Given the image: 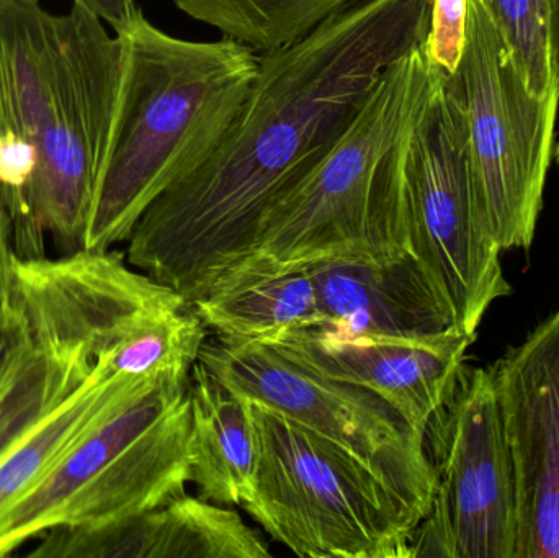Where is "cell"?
<instances>
[{
	"label": "cell",
	"instance_id": "6da1fadb",
	"mask_svg": "<svg viewBox=\"0 0 559 558\" xmlns=\"http://www.w3.org/2000/svg\"><path fill=\"white\" fill-rule=\"evenodd\" d=\"M432 0H355L261 55L248 100L212 156L157 197L124 258L192 305L241 261L271 206L345 133L391 62L424 45Z\"/></svg>",
	"mask_w": 559,
	"mask_h": 558
},
{
	"label": "cell",
	"instance_id": "7a4b0ae2",
	"mask_svg": "<svg viewBox=\"0 0 559 558\" xmlns=\"http://www.w3.org/2000/svg\"><path fill=\"white\" fill-rule=\"evenodd\" d=\"M123 75L85 249L127 242L157 197L199 169L251 94L261 55L235 39L176 38L141 15Z\"/></svg>",
	"mask_w": 559,
	"mask_h": 558
},
{
	"label": "cell",
	"instance_id": "3957f363",
	"mask_svg": "<svg viewBox=\"0 0 559 558\" xmlns=\"http://www.w3.org/2000/svg\"><path fill=\"white\" fill-rule=\"evenodd\" d=\"M439 71L423 45L391 62L337 143L271 206L248 254L213 285L411 252L404 156Z\"/></svg>",
	"mask_w": 559,
	"mask_h": 558
},
{
	"label": "cell",
	"instance_id": "277c9868",
	"mask_svg": "<svg viewBox=\"0 0 559 558\" xmlns=\"http://www.w3.org/2000/svg\"><path fill=\"white\" fill-rule=\"evenodd\" d=\"M192 367L159 373L0 517V557L59 526L140 517L187 494Z\"/></svg>",
	"mask_w": 559,
	"mask_h": 558
},
{
	"label": "cell",
	"instance_id": "5b68a950",
	"mask_svg": "<svg viewBox=\"0 0 559 558\" xmlns=\"http://www.w3.org/2000/svg\"><path fill=\"white\" fill-rule=\"evenodd\" d=\"M249 408L258 467L241 507L271 539L298 557L413 558L423 520L393 488L311 429Z\"/></svg>",
	"mask_w": 559,
	"mask_h": 558
},
{
	"label": "cell",
	"instance_id": "8992f818",
	"mask_svg": "<svg viewBox=\"0 0 559 558\" xmlns=\"http://www.w3.org/2000/svg\"><path fill=\"white\" fill-rule=\"evenodd\" d=\"M123 75V39L74 3L48 15L39 66L35 209L59 256L85 249Z\"/></svg>",
	"mask_w": 559,
	"mask_h": 558
},
{
	"label": "cell",
	"instance_id": "52a82bcc",
	"mask_svg": "<svg viewBox=\"0 0 559 558\" xmlns=\"http://www.w3.org/2000/svg\"><path fill=\"white\" fill-rule=\"evenodd\" d=\"M411 252L429 272L465 333L511 294L483 203L468 127L452 79L440 69L404 156Z\"/></svg>",
	"mask_w": 559,
	"mask_h": 558
},
{
	"label": "cell",
	"instance_id": "ba28073f",
	"mask_svg": "<svg viewBox=\"0 0 559 558\" xmlns=\"http://www.w3.org/2000/svg\"><path fill=\"white\" fill-rule=\"evenodd\" d=\"M449 75L465 111L492 236L501 251L528 249L544 203L559 95L531 91L483 0L468 2L465 51Z\"/></svg>",
	"mask_w": 559,
	"mask_h": 558
},
{
	"label": "cell",
	"instance_id": "9c48e42d",
	"mask_svg": "<svg viewBox=\"0 0 559 558\" xmlns=\"http://www.w3.org/2000/svg\"><path fill=\"white\" fill-rule=\"evenodd\" d=\"M200 363L249 402L267 406L354 455L417 514L436 490L427 435L361 387L331 379L258 341L206 337Z\"/></svg>",
	"mask_w": 559,
	"mask_h": 558
},
{
	"label": "cell",
	"instance_id": "30bf717a",
	"mask_svg": "<svg viewBox=\"0 0 559 558\" xmlns=\"http://www.w3.org/2000/svg\"><path fill=\"white\" fill-rule=\"evenodd\" d=\"M427 448L436 490L413 558H515L518 484L489 367H463Z\"/></svg>",
	"mask_w": 559,
	"mask_h": 558
},
{
	"label": "cell",
	"instance_id": "8fae6325",
	"mask_svg": "<svg viewBox=\"0 0 559 558\" xmlns=\"http://www.w3.org/2000/svg\"><path fill=\"white\" fill-rule=\"evenodd\" d=\"M10 305L29 340L85 346L97 360L147 321L189 304L121 252L82 249L32 261L13 256Z\"/></svg>",
	"mask_w": 559,
	"mask_h": 558
},
{
	"label": "cell",
	"instance_id": "7c38bea8",
	"mask_svg": "<svg viewBox=\"0 0 559 558\" xmlns=\"http://www.w3.org/2000/svg\"><path fill=\"white\" fill-rule=\"evenodd\" d=\"M489 370L518 484L515 558H559V308Z\"/></svg>",
	"mask_w": 559,
	"mask_h": 558
},
{
	"label": "cell",
	"instance_id": "4fadbf2b",
	"mask_svg": "<svg viewBox=\"0 0 559 558\" xmlns=\"http://www.w3.org/2000/svg\"><path fill=\"white\" fill-rule=\"evenodd\" d=\"M473 341L463 331L407 340L312 324L264 344L308 369L374 393L427 435L455 389Z\"/></svg>",
	"mask_w": 559,
	"mask_h": 558
},
{
	"label": "cell",
	"instance_id": "5bb4252c",
	"mask_svg": "<svg viewBox=\"0 0 559 558\" xmlns=\"http://www.w3.org/2000/svg\"><path fill=\"white\" fill-rule=\"evenodd\" d=\"M36 558H271L267 541L231 507L174 498L140 517L59 526L36 537Z\"/></svg>",
	"mask_w": 559,
	"mask_h": 558
},
{
	"label": "cell",
	"instance_id": "9a60e30c",
	"mask_svg": "<svg viewBox=\"0 0 559 558\" xmlns=\"http://www.w3.org/2000/svg\"><path fill=\"white\" fill-rule=\"evenodd\" d=\"M306 269L314 281L321 324L407 340L463 331L452 305L413 252L383 261L319 262Z\"/></svg>",
	"mask_w": 559,
	"mask_h": 558
},
{
	"label": "cell",
	"instance_id": "2e32d148",
	"mask_svg": "<svg viewBox=\"0 0 559 558\" xmlns=\"http://www.w3.org/2000/svg\"><path fill=\"white\" fill-rule=\"evenodd\" d=\"M190 484L203 500L241 507L254 484L258 439L245 396L200 360L189 380Z\"/></svg>",
	"mask_w": 559,
	"mask_h": 558
},
{
	"label": "cell",
	"instance_id": "e0dca14e",
	"mask_svg": "<svg viewBox=\"0 0 559 558\" xmlns=\"http://www.w3.org/2000/svg\"><path fill=\"white\" fill-rule=\"evenodd\" d=\"M157 376H121L97 360L87 382L0 461V517L45 480L105 416L133 399Z\"/></svg>",
	"mask_w": 559,
	"mask_h": 558
},
{
	"label": "cell",
	"instance_id": "ac0fdd59",
	"mask_svg": "<svg viewBox=\"0 0 559 558\" xmlns=\"http://www.w3.org/2000/svg\"><path fill=\"white\" fill-rule=\"evenodd\" d=\"M190 307L206 330L231 340L269 343L321 324L314 281L306 268L218 282Z\"/></svg>",
	"mask_w": 559,
	"mask_h": 558
},
{
	"label": "cell",
	"instance_id": "d6986e66",
	"mask_svg": "<svg viewBox=\"0 0 559 558\" xmlns=\"http://www.w3.org/2000/svg\"><path fill=\"white\" fill-rule=\"evenodd\" d=\"M95 364L85 346L29 340L28 349L0 387V461L87 382Z\"/></svg>",
	"mask_w": 559,
	"mask_h": 558
},
{
	"label": "cell",
	"instance_id": "ffe728a7",
	"mask_svg": "<svg viewBox=\"0 0 559 558\" xmlns=\"http://www.w3.org/2000/svg\"><path fill=\"white\" fill-rule=\"evenodd\" d=\"M193 20L259 55L305 38L355 0H173Z\"/></svg>",
	"mask_w": 559,
	"mask_h": 558
},
{
	"label": "cell",
	"instance_id": "44dd1931",
	"mask_svg": "<svg viewBox=\"0 0 559 558\" xmlns=\"http://www.w3.org/2000/svg\"><path fill=\"white\" fill-rule=\"evenodd\" d=\"M506 45L540 97L559 95L551 48L550 0H483Z\"/></svg>",
	"mask_w": 559,
	"mask_h": 558
},
{
	"label": "cell",
	"instance_id": "7402d4cb",
	"mask_svg": "<svg viewBox=\"0 0 559 558\" xmlns=\"http://www.w3.org/2000/svg\"><path fill=\"white\" fill-rule=\"evenodd\" d=\"M469 0H432L430 25L424 41L427 59L445 74H455L462 61Z\"/></svg>",
	"mask_w": 559,
	"mask_h": 558
},
{
	"label": "cell",
	"instance_id": "603a6c76",
	"mask_svg": "<svg viewBox=\"0 0 559 558\" xmlns=\"http://www.w3.org/2000/svg\"><path fill=\"white\" fill-rule=\"evenodd\" d=\"M28 346V333L9 305V310L0 317V387L9 379Z\"/></svg>",
	"mask_w": 559,
	"mask_h": 558
},
{
	"label": "cell",
	"instance_id": "cb8c5ba5",
	"mask_svg": "<svg viewBox=\"0 0 559 558\" xmlns=\"http://www.w3.org/2000/svg\"><path fill=\"white\" fill-rule=\"evenodd\" d=\"M78 5L114 28L115 35H127L143 15L136 0H74Z\"/></svg>",
	"mask_w": 559,
	"mask_h": 558
},
{
	"label": "cell",
	"instance_id": "d4e9b609",
	"mask_svg": "<svg viewBox=\"0 0 559 558\" xmlns=\"http://www.w3.org/2000/svg\"><path fill=\"white\" fill-rule=\"evenodd\" d=\"M13 256L15 252L10 245L9 225L0 213V317L9 310Z\"/></svg>",
	"mask_w": 559,
	"mask_h": 558
},
{
	"label": "cell",
	"instance_id": "484cf974",
	"mask_svg": "<svg viewBox=\"0 0 559 558\" xmlns=\"http://www.w3.org/2000/svg\"><path fill=\"white\" fill-rule=\"evenodd\" d=\"M551 5V48H554L555 71L559 91V0H550Z\"/></svg>",
	"mask_w": 559,
	"mask_h": 558
},
{
	"label": "cell",
	"instance_id": "4316f807",
	"mask_svg": "<svg viewBox=\"0 0 559 558\" xmlns=\"http://www.w3.org/2000/svg\"><path fill=\"white\" fill-rule=\"evenodd\" d=\"M557 156H558V159H559V143H558V146H557Z\"/></svg>",
	"mask_w": 559,
	"mask_h": 558
}]
</instances>
